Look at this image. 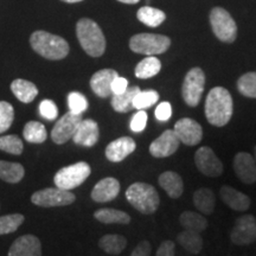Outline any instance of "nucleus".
I'll return each instance as SVG.
<instances>
[{"instance_id":"obj_1","label":"nucleus","mask_w":256,"mask_h":256,"mask_svg":"<svg viewBox=\"0 0 256 256\" xmlns=\"http://www.w3.org/2000/svg\"><path fill=\"white\" fill-rule=\"evenodd\" d=\"M232 98L223 87H215L209 92L206 100V116L208 122L223 127L232 116Z\"/></svg>"},{"instance_id":"obj_2","label":"nucleus","mask_w":256,"mask_h":256,"mask_svg":"<svg viewBox=\"0 0 256 256\" xmlns=\"http://www.w3.org/2000/svg\"><path fill=\"white\" fill-rule=\"evenodd\" d=\"M30 44L38 55L50 60H63L69 54L68 42L46 31L34 32L30 37Z\"/></svg>"},{"instance_id":"obj_3","label":"nucleus","mask_w":256,"mask_h":256,"mask_svg":"<svg viewBox=\"0 0 256 256\" xmlns=\"http://www.w3.org/2000/svg\"><path fill=\"white\" fill-rule=\"evenodd\" d=\"M76 34L82 49L92 57H100L104 54L106 38L98 23L89 18L80 19L76 25Z\"/></svg>"},{"instance_id":"obj_4","label":"nucleus","mask_w":256,"mask_h":256,"mask_svg":"<svg viewBox=\"0 0 256 256\" xmlns=\"http://www.w3.org/2000/svg\"><path fill=\"white\" fill-rule=\"evenodd\" d=\"M126 200L139 212L145 215L154 214L159 208L160 198L152 185L147 183H134L127 188Z\"/></svg>"},{"instance_id":"obj_5","label":"nucleus","mask_w":256,"mask_h":256,"mask_svg":"<svg viewBox=\"0 0 256 256\" xmlns=\"http://www.w3.org/2000/svg\"><path fill=\"white\" fill-rule=\"evenodd\" d=\"M90 172L92 168L88 162H75V164L66 166V168L57 171L55 177H54V183H55L56 188L70 191L84 183L90 176Z\"/></svg>"},{"instance_id":"obj_6","label":"nucleus","mask_w":256,"mask_h":256,"mask_svg":"<svg viewBox=\"0 0 256 256\" xmlns=\"http://www.w3.org/2000/svg\"><path fill=\"white\" fill-rule=\"evenodd\" d=\"M171 46V40L162 34H139L130 38V48L133 52L147 56L164 54Z\"/></svg>"},{"instance_id":"obj_7","label":"nucleus","mask_w":256,"mask_h":256,"mask_svg":"<svg viewBox=\"0 0 256 256\" xmlns=\"http://www.w3.org/2000/svg\"><path fill=\"white\" fill-rule=\"evenodd\" d=\"M210 24L214 34L220 42L232 43L238 37V26L228 11L222 8L211 10Z\"/></svg>"},{"instance_id":"obj_8","label":"nucleus","mask_w":256,"mask_h":256,"mask_svg":"<svg viewBox=\"0 0 256 256\" xmlns=\"http://www.w3.org/2000/svg\"><path fill=\"white\" fill-rule=\"evenodd\" d=\"M206 86V75L200 68H192L185 76L182 95L185 104L190 107H197L200 104L202 95Z\"/></svg>"},{"instance_id":"obj_9","label":"nucleus","mask_w":256,"mask_h":256,"mask_svg":"<svg viewBox=\"0 0 256 256\" xmlns=\"http://www.w3.org/2000/svg\"><path fill=\"white\" fill-rule=\"evenodd\" d=\"M31 202L42 208L66 206L75 202V194L60 188H48L34 192L31 196Z\"/></svg>"},{"instance_id":"obj_10","label":"nucleus","mask_w":256,"mask_h":256,"mask_svg":"<svg viewBox=\"0 0 256 256\" xmlns=\"http://www.w3.org/2000/svg\"><path fill=\"white\" fill-rule=\"evenodd\" d=\"M82 121V115L74 114L68 112L57 120L52 130H51V139L57 145H63L72 139L74 134L78 130V124Z\"/></svg>"},{"instance_id":"obj_11","label":"nucleus","mask_w":256,"mask_h":256,"mask_svg":"<svg viewBox=\"0 0 256 256\" xmlns=\"http://www.w3.org/2000/svg\"><path fill=\"white\" fill-rule=\"evenodd\" d=\"M194 162L198 171L206 177H218L223 174V164L215 154L212 148L203 146L197 150L194 154Z\"/></svg>"},{"instance_id":"obj_12","label":"nucleus","mask_w":256,"mask_h":256,"mask_svg":"<svg viewBox=\"0 0 256 256\" xmlns=\"http://www.w3.org/2000/svg\"><path fill=\"white\" fill-rule=\"evenodd\" d=\"M230 240L238 246H247L256 241V218L252 215H243L236 220L230 234Z\"/></svg>"},{"instance_id":"obj_13","label":"nucleus","mask_w":256,"mask_h":256,"mask_svg":"<svg viewBox=\"0 0 256 256\" xmlns=\"http://www.w3.org/2000/svg\"><path fill=\"white\" fill-rule=\"evenodd\" d=\"M179 142L188 146H196L203 139V128L197 121L190 118H183L178 120L174 128Z\"/></svg>"},{"instance_id":"obj_14","label":"nucleus","mask_w":256,"mask_h":256,"mask_svg":"<svg viewBox=\"0 0 256 256\" xmlns=\"http://www.w3.org/2000/svg\"><path fill=\"white\" fill-rule=\"evenodd\" d=\"M180 142L174 130H166L150 145V153L154 158H166L178 150Z\"/></svg>"},{"instance_id":"obj_15","label":"nucleus","mask_w":256,"mask_h":256,"mask_svg":"<svg viewBox=\"0 0 256 256\" xmlns=\"http://www.w3.org/2000/svg\"><path fill=\"white\" fill-rule=\"evenodd\" d=\"M234 171L240 180L244 184H254L256 182V162L252 154L238 152L234 158Z\"/></svg>"},{"instance_id":"obj_16","label":"nucleus","mask_w":256,"mask_h":256,"mask_svg":"<svg viewBox=\"0 0 256 256\" xmlns=\"http://www.w3.org/2000/svg\"><path fill=\"white\" fill-rule=\"evenodd\" d=\"M98 136H100V130H98V122L92 119H82L74 134L72 142L76 145L92 147L98 142Z\"/></svg>"},{"instance_id":"obj_17","label":"nucleus","mask_w":256,"mask_h":256,"mask_svg":"<svg viewBox=\"0 0 256 256\" xmlns=\"http://www.w3.org/2000/svg\"><path fill=\"white\" fill-rule=\"evenodd\" d=\"M136 144L132 138L121 136L106 147V156L110 162H120L136 151Z\"/></svg>"},{"instance_id":"obj_18","label":"nucleus","mask_w":256,"mask_h":256,"mask_svg":"<svg viewBox=\"0 0 256 256\" xmlns=\"http://www.w3.org/2000/svg\"><path fill=\"white\" fill-rule=\"evenodd\" d=\"M8 256H42L40 238L34 235H24L12 243Z\"/></svg>"},{"instance_id":"obj_19","label":"nucleus","mask_w":256,"mask_h":256,"mask_svg":"<svg viewBox=\"0 0 256 256\" xmlns=\"http://www.w3.org/2000/svg\"><path fill=\"white\" fill-rule=\"evenodd\" d=\"M118 74L113 69H102L95 72L90 78V88L98 98H106L112 95V82L115 78H118Z\"/></svg>"},{"instance_id":"obj_20","label":"nucleus","mask_w":256,"mask_h":256,"mask_svg":"<svg viewBox=\"0 0 256 256\" xmlns=\"http://www.w3.org/2000/svg\"><path fill=\"white\" fill-rule=\"evenodd\" d=\"M120 192V183L118 179L107 177L101 179L92 191V200L98 203H107L115 200Z\"/></svg>"},{"instance_id":"obj_21","label":"nucleus","mask_w":256,"mask_h":256,"mask_svg":"<svg viewBox=\"0 0 256 256\" xmlns=\"http://www.w3.org/2000/svg\"><path fill=\"white\" fill-rule=\"evenodd\" d=\"M220 194L224 203L232 210L246 211L250 206V198L247 194L232 186H228V185H224V186L220 188Z\"/></svg>"},{"instance_id":"obj_22","label":"nucleus","mask_w":256,"mask_h":256,"mask_svg":"<svg viewBox=\"0 0 256 256\" xmlns=\"http://www.w3.org/2000/svg\"><path fill=\"white\" fill-rule=\"evenodd\" d=\"M159 185L166 191L168 197L177 200L184 191L183 179L177 172L166 171L159 176Z\"/></svg>"},{"instance_id":"obj_23","label":"nucleus","mask_w":256,"mask_h":256,"mask_svg":"<svg viewBox=\"0 0 256 256\" xmlns=\"http://www.w3.org/2000/svg\"><path fill=\"white\" fill-rule=\"evenodd\" d=\"M11 90L16 98L23 104H30L38 95V88L36 84L23 78L14 80L11 83Z\"/></svg>"},{"instance_id":"obj_24","label":"nucleus","mask_w":256,"mask_h":256,"mask_svg":"<svg viewBox=\"0 0 256 256\" xmlns=\"http://www.w3.org/2000/svg\"><path fill=\"white\" fill-rule=\"evenodd\" d=\"M194 204L198 211H200L204 215H211L215 210L216 198L215 194L211 188H202L194 192Z\"/></svg>"},{"instance_id":"obj_25","label":"nucleus","mask_w":256,"mask_h":256,"mask_svg":"<svg viewBox=\"0 0 256 256\" xmlns=\"http://www.w3.org/2000/svg\"><path fill=\"white\" fill-rule=\"evenodd\" d=\"M140 92L139 87H130L126 92L119 95H112V107L118 113H128L134 110L133 100L138 92Z\"/></svg>"},{"instance_id":"obj_26","label":"nucleus","mask_w":256,"mask_h":256,"mask_svg":"<svg viewBox=\"0 0 256 256\" xmlns=\"http://www.w3.org/2000/svg\"><path fill=\"white\" fill-rule=\"evenodd\" d=\"M25 170L19 162H10L0 160V179L10 184L19 183L24 178Z\"/></svg>"},{"instance_id":"obj_27","label":"nucleus","mask_w":256,"mask_h":256,"mask_svg":"<svg viewBox=\"0 0 256 256\" xmlns=\"http://www.w3.org/2000/svg\"><path fill=\"white\" fill-rule=\"evenodd\" d=\"M94 217L98 222L104 224H128L130 222V216L124 211L104 208L94 212Z\"/></svg>"},{"instance_id":"obj_28","label":"nucleus","mask_w":256,"mask_h":256,"mask_svg":"<svg viewBox=\"0 0 256 256\" xmlns=\"http://www.w3.org/2000/svg\"><path fill=\"white\" fill-rule=\"evenodd\" d=\"M177 241L185 250L191 254H198L203 248V238H202L200 232H192V230L185 229L184 232H179Z\"/></svg>"},{"instance_id":"obj_29","label":"nucleus","mask_w":256,"mask_h":256,"mask_svg":"<svg viewBox=\"0 0 256 256\" xmlns=\"http://www.w3.org/2000/svg\"><path fill=\"white\" fill-rule=\"evenodd\" d=\"M127 246V240L122 235H115V234H110V235L102 236L98 241V247L107 254L110 255H119L124 252V249Z\"/></svg>"},{"instance_id":"obj_30","label":"nucleus","mask_w":256,"mask_h":256,"mask_svg":"<svg viewBox=\"0 0 256 256\" xmlns=\"http://www.w3.org/2000/svg\"><path fill=\"white\" fill-rule=\"evenodd\" d=\"M136 17L147 26L156 28L165 20L166 16L162 10L151 8V6H144V8L138 10Z\"/></svg>"},{"instance_id":"obj_31","label":"nucleus","mask_w":256,"mask_h":256,"mask_svg":"<svg viewBox=\"0 0 256 256\" xmlns=\"http://www.w3.org/2000/svg\"><path fill=\"white\" fill-rule=\"evenodd\" d=\"M179 222L184 229L192 232H202L208 228V220L206 217L194 211H184L179 217Z\"/></svg>"},{"instance_id":"obj_32","label":"nucleus","mask_w":256,"mask_h":256,"mask_svg":"<svg viewBox=\"0 0 256 256\" xmlns=\"http://www.w3.org/2000/svg\"><path fill=\"white\" fill-rule=\"evenodd\" d=\"M24 139L30 144H43L48 138L46 128L38 121H28L23 130Z\"/></svg>"},{"instance_id":"obj_33","label":"nucleus","mask_w":256,"mask_h":256,"mask_svg":"<svg viewBox=\"0 0 256 256\" xmlns=\"http://www.w3.org/2000/svg\"><path fill=\"white\" fill-rule=\"evenodd\" d=\"M162 69V63L154 56H148L144 58L136 66V76L138 78H151L156 76Z\"/></svg>"},{"instance_id":"obj_34","label":"nucleus","mask_w":256,"mask_h":256,"mask_svg":"<svg viewBox=\"0 0 256 256\" xmlns=\"http://www.w3.org/2000/svg\"><path fill=\"white\" fill-rule=\"evenodd\" d=\"M0 150L10 154L19 156L23 153L24 145L22 139L16 134H10V136H0Z\"/></svg>"},{"instance_id":"obj_35","label":"nucleus","mask_w":256,"mask_h":256,"mask_svg":"<svg viewBox=\"0 0 256 256\" xmlns=\"http://www.w3.org/2000/svg\"><path fill=\"white\" fill-rule=\"evenodd\" d=\"M238 89L246 98H256V72H247L238 81Z\"/></svg>"},{"instance_id":"obj_36","label":"nucleus","mask_w":256,"mask_h":256,"mask_svg":"<svg viewBox=\"0 0 256 256\" xmlns=\"http://www.w3.org/2000/svg\"><path fill=\"white\" fill-rule=\"evenodd\" d=\"M159 100V94L156 90H140L133 100V107L138 110H145L151 108Z\"/></svg>"},{"instance_id":"obj_37","label":"nucleus","mask_w":256,"mask_h":256,"mask_svg":"<svg viewBox=\"0 0 256 256\" xmlns=\"http://www.w3.org/2000/svg\"><path fill=\"white\" fill-rule=\"evenodd\" d=\"M25 217L20 214H12L0 217V235L14 232L23 224Z\"/></svg>"},{"instance_id":"obj_38","label":"nucleus","mask_w":256,"mask_h":256,"mask_svg":"<svg viewBox=\"0 0 256 256\" xmlns=\"http://www.w3.org/2000/svg\"><path fill=\"white\" fill-rule=\"evenodd\" d=\"M69 112L74 114L82 115L88 110V101L86 96L78 92H72L68 95Z\"/></svg>"},{"instance_id":"obj_39","label":"nucleus","mask_w":256,"mask_h":256,"mask_svg":"<svg viewBox=\"0 0 256 256\" xmlns=\"http://www.w3.org/2000/svg\"><path fill=\"white\" fill-rule=\"evenodd\" d=\"M14 120V110L11 104L0 101V133H4L12 126Z\"/></svg>"},{"instance_id":"obj_40","label":"nucleus","mask_w":256,"mask_h":256,"mask_svg":"<svg viewBox=\"0 0 256 256\" xmlns=\"http://www.w3.org/2000/svg\"><path fill=\"white\" fill-rule=\"evenodd\" d=\"M40 113L44 119L55 120L58 116V110L52 100H43L40 104Z\"/></svg>"},{"instance_id":"obj_41","label":"nucleus","mask_w":256,"mask_h":256,"mask_svg":"<svg viewBox=\"0 0 256 256\" xmlns=\"http://www.w3.org/2000/svg\"><path fill=\"white\" fill-rule=\"evenodd\" d=\"M147 118L148 116H147V113L145 110H139L138 113L134 114L132 120H130V130L136 133L142 132V130L146 128Z\"/></svg>"},{"instance_id":"obj_42","label":"nucleus","mask_w":256,"mask_h":256,"mask_svg":"<svg viewBox=\"0 0 256 256\" xmlns=\"http://www.w3.org/2000/svg\"><path fill=\"white\" fill-rule=\"evenodd\" d=\"M156 118L159 121H168L172 115V107L170 102H162L156 108Z\"/></svg>"},{"instance_id":"obj_43","label":"nucleus","mask_w":256,"mask_h":256,"mask_svg":"<svg viewBox=\"0 0 256 256\" xmlns=\"http://www.w3.org/2000/svg\"><path fill=\"white\" fill-rule=\"evenodd\" d=\"M128 89V81L124 78L118 76L112 82V95H119L122 94Z\"/></svg>"},{"instance_id":"obj_44","label":"nucleus","mask_w":256,"mask_h":256,"mask_svg":"<svg viewBox=\"0 0 256 256\" xmlns=\"http://www.w3.org/2000/svg\"><path fill=\"white\" fill-rule=\"evenodd\" d=\"M174 242L171 241V240H166V241H164L159 246L156 256H174Z\"/></svg>"},{"instance_id":"obj_45","label":"nucleus","mask_w":256,"mask_h":256,"mask_svg":"<svg viewBox=\"0 0 256 256\" xmlns=\"http://www.w3.org/2000/svg\"><path fill=\"white\" fill-rule=\"evenodd\" d=\"M151 244L148 241H142L133 249L130 256H150L151 255Z\"/></svg>"},{"instance_id":"obj_46","label":"nucleus","mask_w":256,"mask_h":256,"mask_svg":"<svg viewBox=\"0 0 256 256\" xmlns=\"http://www.w3.org/2000/svg\"><path fill=\"white\" fill-rule=\"evenodd\" d=\"M118 2H124V4H136V2H139L140 0H118Z\"/></svg>"},{"instance_id":"obj_47","label":"nucleus","mask_w":256,"mask_h":256,"mask_svg":"<svg viewBox=\"0 0 256 256\" xmlns=\"http://www.w3.org/2000/svg\"><path fill=\"white\" fill-rule=\"evenodd\" d=\"M64 2H69V4H74V2H83V0H62Z\"/></svg>"},{"instance_id":"obj_48","label":"nucleus","mask_w":256,"mask_h":256,"mask_svg":"<svg viewBox=\"0 0 256 256\" xmlns=\"http://www.w3.org/2000/svg\"><path fill=\"white\" fill-rule=\"evenodd\" d=\"M255 159H256V146H255Z\"/></svg>"}]
</instances>
